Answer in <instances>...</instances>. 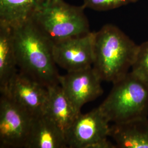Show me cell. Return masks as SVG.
Returning <instances> with one entry per match:
<instances>
[{
    "label": "cell",
    "mask_w": 148,
    "mask_h": 148,
    "mask_svg": "<svg viewBox=\"0 0 148 148\" xmlns=\"http://www.w3.org/2000/svg\"><path fill=\"white\" fill-rule=\"evenodd\" d=\"M13 34L18 70L47 88L59 84L53 42L32 19L13 27Z\"/></svg>",
    "instance_id": "obj_1"
},
{
    "label": "cell",
    "mask_w": 148,
    "mask_h": 148,
    "mask_svg": "<svg viewBox=\"0 0 148 148\" xmlns=\"http://www.w3.org/2000/svg\"><path fill=\"white\" fill-rule=\"evenodd\" d=\"M138 47L119 27L105 25L93 32L92 68L101 81L114 84L130 72Z\"/></svg>",
    "instance_id": "obj_2"
},
{
    "label": "cell",
    "mask_w": 148,
    "mask_h": 148,
    "mask_svg": "<svg viewBox=\"0 0 148 148\" xmlns=\"http://www.w3.org/2000/svg\"><path fill=\"white\" fill-rule=\"evenodd\" d=\"M112 84L109 95L99 106L110 122L148 117V84L132 71Z\"/></svg>",
    "instance_id": "obj_3"
},
{
    "label": "cell",
    "mask_w": 148,
    "mask_h": 148,
    "mask_svg": "<svg viewBox=\"0 0 148 148\" xmlns=\"http://www.w3.org/2000/svg\"><path fill=\"white\" fill-rule=\"evenodd\" d=\"M85 8L63 0H47L32 21L53 43L90 33Z\"/></svg>",
    "instance_id": "obj_4"
},
{
    "label": "cell",
    "mask_w": 148,
    "mask_h": 148,
    "mask_svg": "<svg viewBox=\"0 0 148 148\" xmlns=\"http://www.w3.org/2000/svg\"><path fill=\"white\" fill-rule=\"evenodd\" d=\"M34 117L6 96L0 98V147L25 148Z\"/></svg>",
    "instance_id": "obj_5"
},
{
    "label": "cell",
    "mask_w": 148,
    "mask_h": 148,
    "mask_svg": "<svg viewBox=\"0 0 148 148\" xmlns=\"http://www.w3.org/2000/svg\"><path fill=\"white\" fill-rule=\"evenodd\" d=\"M110 121L98 108L80 112L65 133L68 148H92L109 137Z\"/></svg>",
    "instance_id": "obj_6"
},
{
    "label": "cell",
    "mask_w": 148,
    "mask_h": 148,
    "mask_svg": "<svg viewBox=\"0 0 148 148\" xmlns=\"http://www.w3.org/2000/svg\"><path fill=\"white\" fill-rule=\"evenodd\" d=\"M1 94L35 117L43 114L48 90L47 87L18 70Z\"/></svg>",
    "instance_id": "obj_7"
},
{
    "label": "cell",
    "mask_w": 148,
    "mask_h": 148,
    "mask_svg": "<svg viewBox=\"0 0 148 148\" xmlns=\"http://www.w3.org/2000/svg\"><path fill=\"white\" fill-rule=\"evenodd\" d=\"M53 56L56 65L67 72L92 67L93 32L53 43Z\"/></svg>",
    "instance_id": "obj_8"
},
{
    "label": "cell",
    "mask_w": 148,
    "mask_h": 148,
    "mask_svg": "<svg viewBox=\"0 0 148 148\" xmlns=\"http://www.w3.org/2000/svg\"><path fill=\"white\" fill-rule=\"evenodd\" d=\"M101 81L92 66L60 75L59 84L76 110L95 100L103 92Z\"/></svg>",
    "instance_id": "obj_9"
},
{
    "label": "cell",
    "mask_w": 148,
    "mask_h": 148,
    "mask_svg": "<svg viewBox=\"0 0 148 148\" xmlns=\"http://www.w3.org/2000/svg\"><path fill=\"white\" fill-rule=\"evenodd\" d=\"M25 148H68L63 131L44 114L33 118Z\"/></svg>",
    "instance_id": "obj_10"
},
{
    "label": "cell",
    "mask_w": 148,
    "mask_h": 148,
    "mask_svg": "<svg viewBox=\"0 0 148 148\" xmlns=\"http://www.w3.org/2000/svg\"><path fill=\"white\" fill-rule=\"evenodd\" d=\"M48 90L47 100L43 114L65 134L80 112L74 108L59 84L48 87Z\"/></svg>",
    "instance_id": "obj_11"
},
{
    "label": "cell",
    "mask_w": 148,
    "mask_h": 148,
    "mask_svg": "<svg viewBox=\"0 0 148 148\" xmlns=\"http://www.w3.org/2000/svg\"><path fill=\"white\" fill-rule=\"evenodd\" d=\"M109 137L115 140L117 148H148V117L113 123Z\"/></svg>",
    "instance_id": "obj_12"
},
{
    "label": "cell",
    "mask_w": 148,
    "mask_h": 148,
    "mask_svg": "<svg viewBox=\"0 0 148 148\" xmlns=\"http://www.w3.org/2000/svg\"><path fill=\"white\" fill-rule=\"evenodd\" d=\"M47 0H0V23L14 27L32 19Z\"/></svg>",
    "instance_id": "obj_13"
},
{
    "label": "cell",
    "mask_w": 148,
    "mask_h": 148,
    "mask_svg": "<svg viewBox=\"0 0 148 148\" xmlns=\"http://www.w3.org/2000/svg\"><path fill=\"white\" fill-rule=\"evenodd\" d=\"M18 71L13 27L0 23V92Z\"/></svg>",
    "instance_id": "obj_14"
},
{
    "label": "cell",
    "mask_w": 148,
    "mask_h": 148,
    "mask_svg": "<svg viewBox=\"0 0 148 148\" xmlns=\"http://www.w3.org/2000/svg\"><path fill=\"white\" fill-rule=\"evenodd\" d=\"M131 71L148 84V41L139 45Z\"/></svg>",
    "instance_id": "obj_15"
},
{
    "label": "cell",
    "mask_w": 148,
    "mask_h": 148,
    "mask_svg": "<svg viewBox=\"0 0 148 148\" xmlns=\"http://www.w3.org/2000/svg\"><path fill=\"white\" fill-rule=\"evenodd\" d=\"M138 0H83L82 6L93 10L105 11L119 8Z\"/></svg>",
    "instance_id": "obj_16"
}]
</instances>
